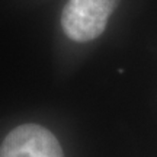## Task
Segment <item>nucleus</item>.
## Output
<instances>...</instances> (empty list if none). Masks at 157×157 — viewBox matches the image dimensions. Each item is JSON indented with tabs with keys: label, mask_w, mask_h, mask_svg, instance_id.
<instances>
[{
	"label": "nucleus",
	"mask_w": 157,
	"mask_h": 157,
	"mask_svg": "<svg viewBox=\"0 0 157 157\" xmlns=\"http://www.w3.org/2000/svg\"><path fill=\"white\" fill-rule=\"evenodd\" d=\"M119 0H68L61 15L64 34L77 42L93 41L105 31Z\"/></svg>",
	"instance_id": "1"
},
{
	"label": "nucleus",
	"mask_w": 157,
	"mask_h": 157,
	"mask_svg": "<svg viewBox=\"0 0 157 157\" xmlns=\"http://www.w3.org/2000/svg\"><path fill=\"white\" fill-rule=\"evenodd\" d=\"M0 157H64V153L51 131L36 124H23L7 134Z\"/></svg>",
	"instance_id": "2"
}]
</instances>
